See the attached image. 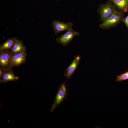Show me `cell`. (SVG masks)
<instances>
[{"label": "cell", "mask_w": 128, "mask_h": 128, "mask_svg": "<svg viewBox=\"0 0 128 128\" xmlns=\"http://www.w3.org/2000/svg\"><path fill=\"white\" fill-rule=\"evenodd\" d=\"M18 39L16 38L12 37L8 39L0 46V51L10 50L16 43Z\"/></svg>", "instance_id": "7c38bea8"}, {"label": "cell", "mask_w": 128, "mask_h": 128, "mask_svg": "<svg viewBox=\"0 0 128 128\" xmlns=\"http://www.w3.org/2000/svg\"><path fill=\"white\" fill-rule=\"evenodd\" d=\"M52 26L55 35L64 30H68L72 28L73 23L71 22L65 23L57 20H53L52 22Z\"/></svg>", "instance_id": "ba28073f"}, {"label": "cell", "mask_w": 128, "mask_h": 128, "mask_svg": "<svg viewBox=\"0 0 128 128\" xmlns=\"http://www.w3.org/2000/svg\"><path fill=\"white\" fill-rule=\"evenodd\" d=\"M81 58V56L80 55H76L72 63L65 70L64 76L67 79L71 78L78 68Z\"/></svg>", "instance_id": "8992f818"}, {"label": "cell", "mask_w": 128, "mask_h": 128, "mask_svg": "<svg viewBox=\"0 0 128 128\" xmlns=\"http://www.w3.org/2000/svg\"><path fill=\"white\" fill-rule=\"evenodd\" d=\"M13 55L10 50L0 51V67L4 68L5 70L9 69Z\"/></svg>", "instance_id": "52a82bcc"}, {"label": "cell", "mask_w": 128, "mask_h": 128, "mask_svg": "<svg viewBox=\"0 0 128 128\" xmlns=\"http://www.w3.org/2000/svg\"><path fill=\"white\" fill-rule=\"evenodd\" d=\"M111 2L118 10L124 12L128 10V0H108Z\"/></svg>", "instance_id": "30bf717a"}, {"label": "cell", "mask_w": 128, "mask_h": 128, "mask_svg": "<svg viewBox=\"0 0 128 128\" xmlns=\"http://www.w3.org/2000/svg\"><path fill=\"white\" fill-rule=\"evenodd\" d=\"M10 50L13 55L22 51H26V48L22 41L18 39Z\"/></svg>", "instance_id": "8fae6325"}, {"label": "cell", "mask_w": 128, "mask_h": 128, "mask_svg": "<svg viewBox=\"0 0 128 128\" xmlns=\"http://www.w3.org/2000/svg\"><path fill=\"white\" fill-rule=\"evenodd\" d=\"M116 81L119 82L128 79V71L116 76Z\"/></svg>", "instance_id": "4fadbf2b"}, {"label": "cell", "mask_w": 128, "mask_h": 128, "mask_svg": "<svg viewBox=\"0 0 128 128\" xmlns=\"http://www.w3.org/2000/svg\"><path fill=\"white\" fill-rule=\"evenodd\" d=\"M5 71V70L4 68L0 67V77L3 75Z\"/></svg>", "instance_id": "9a60e30c"}, {"label": "cell", "mask_w": 128, "mask_h": 128, "mask_svg": "<svg viewBox=\"0 0 128 128\" xmlns=\"http://www.w3.org/2000/svg\"><path fill=\"white\" fill-rule=\"evenodd\" d=\"M27 53L26 51H23L13 55L11 58L9 69L20 66L26 61Z\"/></svg>", "instance_id": "5b68a950"}, {"label": "cell", "mask_w": 128, "mask_h": 128, "mask_svg": "<svg viewBox=\"0 0 128 128\" xmlns=\"http://www.w3.org/2000/svg\"><path fill=\"white\" fill-rule=\"evenodd\" d=\"M122 22L124 23L128 28V14L126 17H124Z\"/></svg>", "instance_id": "5bb4252c"}, {"label": "cell", "mask_w": 128, "mask_h": 128, "mask_svg": "<svg viewBox=\"0 0 128 128\" xmlns=\"http://www.w3.org/2000/svg\"><path fill=\"white\" fill-rule=\"evenodd\" d=\"M66 81L61 83L59 86L54 103L50 110V112H53L58 106L63 102L68 96V91L66 84Z\"/></svg>", "instance_id": "3957f363"}, {"label": "cell", "mask_w": 128, "mask_h": 128, "mask_svg": "<svg viewBox=\"0 0 128 128\" xmlns=\"http://www.w3.org/2000/svg\"><path fill=\"white\" fill-rule=\"evenodd\" d=\"M19 78L14 73L12 68H9L5 70L3 75L0 77V82L2 83L9 81H16Z\"/></svg>", "instance_id": "9c48e42d"}, {"label": "cell", "mask_w": 128, "mask_h": 128, "mask_svg": "<svg viewBox=\"0 0 128 128\" xmlns=\"http://www.w3.org/2000/svg\"></svg>", "instance_id": "2e32d148"}, {"label": "cell", "mask_w": 128, "mask_h": 128, "mask_svg": "<svg viewBox=\"0 0 128 128\" xmlns=\"http://www.w3.org/2000/svg\"><path fill=\"white\" fill-rule=\"evenodd\" d=\"M124 13L118 11L100 24V27L104 29H108L115 27L122 21L124 17Z\"/></svg>", "instance_id": "6da1fadb"}, {"label": "cell", "mask_w": 128, "mask_h": 128, "mask_svg": "<svg viewBox=\"0 0 128 128\" xmlns=\"http://www.w3.org/2000/svg\"><path fill=\"white\" fill-rule=\"evenodd\" d=\"M118 10L115 5L108 1L100 5L97 9L100 21L102 22Z\"/></svg>", "instance_id": "7a4b0ae2"}, {"label": "cell", "mask_w": 128, "mask_h": 128, "mask_svg": "<svg viewBox=\"0 0 128 128\" xmlns=\"http://www.w3.org/2000/svg\"><path fill=\"white\" fill-rule=\"evenodd\" d=\"M79 33L71 28L67 31L56 39L57 43L61 45L65 46L68 45L76 36H78Z\"/></svg>", "instance_id": "277c9868"}]
</instances>
